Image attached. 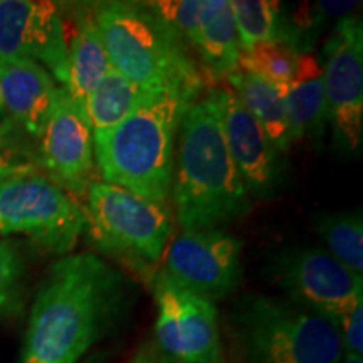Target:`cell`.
<instances>
[{"instance_id": "cell-1", "label": "cell", "mask_w": 363, "mask_h": 363, "mask_svg": "<svg viewBox=\"0 0 363 363\" xmlns=\"http://www.w3.org/2000/svg\"><path fill=\"white\" fill-rule=\"evenodd\" d=\"M131 283L94 252L54 262L30 310L21 363H81L128 311Z\"/></svg>"}, {"instance_id": "cell-2", "label": "cell", "mask_w": 363, "mask_h": 363, "mask_svg": "<svg viewBox=\"0 0 363 363\" xmlns=\"http://www.w3.org/2000/svg\"><path fill=\"white\" fill-rule=\"evenodd\" d=\"M170 197L184 233L224 229L251 208L227 148L217 89L189 104L175 143Z\"/></svg>"}, {"instance_id": "cell-3", "label": "cell", "mask_w": 363, "mask_h": 363, "mask_svg": "<svg viewBox=\"0 0 363 363\" xmlns=\"http://www.w3.org/2000/svg\"><path fill=\"white\" fill-rule=\"evenodd\" d=\"M199 93L184 88L148 91L115 128L93 135V152L104 184L167 203L174 177L180 121Z\"/></svg>"}, {"instance_id": "cell-4", "label": "cell", "mask_w": 363, "mask_h": 363, "mask_svg": "<svg viewBox=\"0 0 363 363\" xmlns=\"http://www.w3.org/2000/svg\"><path fill=\"white\" fill-rule=\"evenodd\" d=\"M113 69L145 91L201 93L203 78L190 48L150 2L89 4Z\"/></svg>"}, {"instance_id": "cell-5", "label": "cell", "mask_w": 363, "mask_h": 363, "mask_svg": "<svg viewBox=\"0 0 363 363\" xmlns=\"http://www.w3.org/2000/svg\"><path fill=\"white\" fill-rule=\"evenodd\" d=\"M234 331L244 363H338L345 355L335 321L288 298L244 296Z\"/></svg>"}, {"instance_id": "cell-6", "label": "cell", "mask_w": 363, "mask_h": 363, "mask_svg": "<svg viewBox=\"0 0 363 363\" xmlns=\"http://www.w3.org/2000/svg\"><path fill=\"white\" fill-rule=\"evenodd\" d=\"M86 199L84 233L91 244L148 281L158 269L174 233L167 203L104 182H93Z\"/></svg>"}, {"instance_id": "cell-7", "label": "cell", "mask_w": 363, "mask_h": 363, "mask_svg": "<svg viewBox=\"0 0 363 363\" xmlns=\"http://www.w3.org/2000/svg\"><path fill=\"white\" fill-rule=\"evenodd\" d=\"M84 229L83 207L44 175L0 184V235L24 234L45 251L66 254Z\"/></svg>"}, {"instance_id": "cell-8", "label": "cell", "mask_w": 363, "mask_h": 363, "mask_svg": "<svg viewBox=\"0 0 363 363\" xmlns=\"http://www.w3.org/2000/svg\"><path fill=\"white\" fill-rule=\"evenodd\" d=\"M157 303V347L172 363H220L216 305L157 269L148 281Z\"/></svg>"}, {"instance_id": "cell-9", "label": "cell", "mask_w": 363, "mask_h": 363, "mask_svg": "<svg viewBox=\"0 0 363 363\" xmlns=\"http://www.w3.org/2000/svg\"><path fill=\"white\" fill-rule=\"evenodd\" d=\"M267 274L288 299L333 321L363 301L362 276L316 246L283 249L269 261Z\"/></svg>"}, {"instance_id": "cell-10", "label": "cell", "mask_w": 363, "mask_h": 363, "mask_svg": "<svg viewBox=\"0 0 363 363\" xmlns=\"http://www.w3.org/2000/svg\"><path fill=\"white\" fill-rule=\"evenodd\" d=\"M242 240L224 229L182 233L163 254L162 271L182 288L219 301L242 279Z\"/></svg>"}, {"instance_id": "cell-11", "label": "cell", "mask_w": 363, "mask_h": 363, "mask_svg": "<svg viewBox=\"0 0 363 363\" xmlns=\"http://www.w3.org/2000/svg\"><path fill=\"white\" fill-rule=\"evenodd\" d=\"M323 81L335 143L343 153H355L363 140V34L358 17L338 22L326 48Z\"/></svg>"}, {"instance_id": "cell-12", "label": "cell", "mask_w": 363, "mask_h": 363, "mask_svg": "<svg viewBox=\"0 0 363 363\" xmlns=\"http://www.w3.org/2000/svg\"><path fill=\"white\" fill-rule=\"evenodd\" d=\"M29 59L67 84V38L61 11L45 0H0V61Z\"/></svg>"}, {"instance_id": "cell-13", "label": "cell", "mask_w": 363, "mask_h": 363, "mask_svg": "<svg viewBox=\"0 0 363 363\" xmlns=\"http://www.w3.org/2000/svg\"><path fill=\"white\" fill-rule=\"evenodd\" d=\"M38 165L57 187L86 197L93 184L94 152L88 118L59 86L48 123L39 138Z\"/></svg>"}, {"instance_id": "cell-14", "label": "cell", "mask_w": 363, "mask_h": 363, "mask_svg": "<svg viewBox=\"0 0 363 363\" xmlns=\"http://www.w3.org/2000/svg\"><path fill=\"white\" fill-rule=\"evenodd\" d=\"M222 130L235 170L249 197H276L284 184L286 162L283 153L269 142L233 89H217Z\"/></svg>"}, {"instance_id": "cell-15", "label": "cell", "mask_w": 363, "mask_h": 363, "mask_svg": "<svg viewBox=\"0 0 363 363\" xmlns=\"http://www.w3.org/2000/svg\"><path fill=\"white\" fill-rule=\"evenodd\" d=\"M59 86L51 74L29 59L0 61V116L34 138H40Z\"/></svg>"}, {"instance_id": "cell-16", "label": "cell", "mask_w": 363, "mask_h": 363, "mask_svg": "<svg viewBox=\"0 0 363 363\" xmlns=\"http://www.w3.org/2000/svg\"><path fill=\"white\" fill-rule=\"evenodd\" d=\"M202 78L219 84L239 69V40L230 0H201L199 34L195 43Z\"/></svg>"}, {"instance_id": "cell-17", "label": "cell", "mask_w": 363, "mask_h": 363, "mask_svg": "<svg viewBox=\"0 0 363 363\" xmlns=\"http://www.w3.org/2000/svg\"><path fill=\"white\" fill-rule=\"evenodd\" d=\"M110 67L89 4L78 6L74 9V30L67 40L66 91L84 116L89 93Z\"/></svg>"}, {"instance_id": "cell-18", "label": "cell", "mask_w": 363, "mask_h": 363, "mask_svg": "<svg viewBox=\"0 0 363 363\" xmlns=\"http://www.w3.org/2000/svg\"><path fill=\"white\" fill-rule=\"evenodd\" d=\"M284 106L293 143L305 138H320L330 123L325 94L323 67L310 54L299 57L298 71L284 86Z\"/></svg>"}, {"instance_id": "cell-19", "label": "cell", "mask_w": 363, "mask_h": 363, "mask_svg": "<svg viewBox=\"0 0 363 363\" xmlns=\"http://www.w3.org/2000/svg\"><path fill=\"white\" fill-rule=\"evenodd\" d=\"M225 81L244 108L257 121L269 142L281 153L288 152L293 145V136L286 115L284 86L267 83L240 69H235L233 74L227 76Z\"/></svg>"}, {"instance_id": "cell-20", "label": "cell", "mask_w": 363, "mask_h": 363, "mask_svg": "<svg viewBox=\"0 0 363 363\" xmlns=\"http://www.w3.org/2000/svg\"><path fill=\"white\" fill-rule=\"evenodd\" d=\"M240 52L261 43H286L303 51L305 38L286 17L284 7L272 0H230Z\"/></svg>"}, {"instance_id": "cell-21", "label": "cell", "mask_w": 363, "mask_h": 363, "mask_svg": "<svg viewBox=\"0 0 363 363\" xmlns=\"http://www.w3.org/2000/svg\"><path fill=\"white\" fill-rule=\"evenodd\" d=\"M145 91L110 67L91 91L86 101V116L91 133H103L120 125L138 106Z\"/></svg>"}, {"instance_id": "cell-22", "label": "cell", "mask_w": 363, "mask_h": 363, "mask_svg": "<svg viewBox=\"0 0 363 363\" xmlns=\"http://www.w3.org/2000/svg\"><path fill=\"white\" fill-rule=\"evenodd\" d=\"M316 230L325 240L326 251L350 269L353 274H363V220L362 212H338L321 216Z\"/></svg>"}, {"instance_id": "cell-23", "label": "cell", "mask_w": 363, "mask_h": 363, "mask_svg": "<svg viewBox=\"0 0 363 363\" xmlns=\"http://www.w3.org/2000/svg\"><path fill=\"white\" fill-rule=\"evenodd\" d=\"M301 54L286 43H261L239 54V69L267 83L288 86L296 74Z\"/></svg>"}, {"instance_id": "cell-24", "label": "cell", "mask_w": 363, "mask_h": 363, "mask_svg": "<svg viewBox=\"0 0 363 363\" xmlns=\"http://www.w3.org/2000/svg\"><path fill=\"white\" fill-rule=\"evenodd\" d=\"M26 261L19 244L0 239V318L21 311L24 303Z\"/></svg>"}, {"instance_id": "cell-25", "label": "cell", "mask_w": 363, "mask_h": 363, "mask_svg": "<svg viewBox=\"0 0 363 363\" xmlns=\"http://www.w3.org/2000/svg\"><path fill=\"white\" fill-rule=\"evenodd\" d=\"M150 4L155 9L158 16H160L194 51L199 34L201 0H163V2Z\"/></svg>"}, {"instance_id": "cell-26", "label": "cell", "mask_w": 363, "mask_h": 363, "mask_svg": "<svg viewBox=\"0 0 363 363\" xmlns=\"http://www.w3.org/2000/svg\"><path fill=\"white\" fill-rule=\"evenodd\" d=\"M340 338L343 343L345 355L362 357L363 355V301L357 303L350 310L342 313L337 320Z\"/></svg>"}, {"instance_id": "cell-27", "label": "cell", "mask_w": 363, "mask_h": 363, "mask_svg": "<svg viewBox=\"0 0 363 363\" xmlns=\"http://www.w3.org/2000/svg\"><path fill=\"white\" fill-rule=\"evenodd\" d=\"M38 163L27 160L19 150H16L9 138H0V184L13 177L38 174Z\"/></svg>"}, {"instance_id": "cell-28", "label": "cell", "mask_w": 363, "mask_h": 363, "mask_svg": "<svg viewBox=\"0 0 363 363\" xmlns=\"http://www.w3.org/2000/svg\"><path fill=\"white\" fill-rule=\"evenodd\" d=\"M130 363H172V362L163 355L160 348L157 347V343L147 342L135 352V355L131 357Z\"/></svg>"}, {"instance_id": "cell-29", "label": "cell", "mask_w": 363, "mask_h": 363, "mask_svg": "<svg viewBox=\"0 0 363 363\" xmlns=\"http://www.w3.org/2000/svg\"><path fill=\"white\" fill-rule=\"evenodd\" d=\"M81 363H106V358H104L101 353H98V355H93L89 358H86V360H83Z\"/></svg>"}, {"instance_id": "cell-30", "label": "cell", "mask_w": 363, "mask_h": 363, "mask_svg": "<svg viewBox=\"0 0 363 363\" xmlns=\"http://www.w3.org/2000/svg\"><path fill=\"white\" fill-rule=\"evenodd\" d=\"M338 363H363L362 357H352V355H343L342 360Z\"/></svg>"}]
</instances>
